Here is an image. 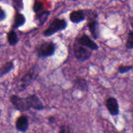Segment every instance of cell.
<instances>
[{
	"label": "cell",
	"mask_w": 133,
	"mask_h": 133,
	"mask_svg": "<svg viewBox=\"0 0 133 133\" xmlns=\"http://www.w3.org/2000/svg\"><path fill=\"white\" fill-rule=\"evenodd\" d=\"M66 27H67V23L64 19H55L44 31V35L45 36H52L58 31L66 29Z\"/></svg>",
	"instance_id": "1"
},
{
	"label": "cell",
	"mask_w": 133,
	"mask_h": 133,
	"mask_svg": "<svg viewBox=\"0 0 133 133\" xmlns=\"http://www.w3.org/2000/svg\"><path fill=\"white\" fill-rule=\"evenodd\" d=\"M38 68L36 66H34L20 80L21 88L22 89H25V88H27L29 84H31L36 79V78L38 76Z\"/></svg>",
	"instance_id": "2"
},
{
	"label": "cell",
	"mask_w": 133,
	"mask_h": 133,
	"mask_svg": "<svg viewBox=\"0 0 133 133\" xmlns=\"http://www.w3.org/2000/svg\"><path fill=\"white\" fill-rule=\"evenodd\" d=\"M55 45L51 42H44L38 49V55L40 57H48L54 55Z\"/></svg>",
	"instance_id": "3"
},
{
	"label": "cell",
	"mask_w": 133,
	"mask_h": 133,
	"mask_svg": "<svg viewBox=\"0 0 133 133\" xmlns=\"http://www.w3.org/2000/svg\"><path fill=\"white\" fill-rule=\"evenodd\" d=\"M10 100L12 104L18 110H19L21 112H25L27 111L30 109L26 98H22V97L14 95L10 97Z\"/></svg>",
	"instance_id": "4"
},
{
	"label": "cell",
	"mask_w": 133,
	"mask_h": 133,
	"mask_svg": "<svg viewBox=\"0 0 133 133\" xmlns=\"http://www.w3.org/2000/svg\"><path fill=\"white\" fill-rule=\"evenodd\" d=\"M74 53L77 59L82 62L88 60L92 55V51L90 50L83 48V45L80 44H77L75 45Z\"/></svg>",
	"instance_id": "5"
},
{
	"label": "cell",
	"mask_w": 133,
	"mask_h": 133,
	"mask_svg": "<svg viewBox=\"0 0 133 133\" xmlns=\"http://www.w3.org/2000/svg\"><path fill=\"white\" fill-rule=\"evenodd\" d=\"M77 42L80 45L87 47L91 50H97L98 49L97 44H96L89 36L86 35H83V36H80L77 40Z\"/></svg>",
	"instance_id": "6"
},
{
	"label": "cell",
	"mask_w": 133,
	"mask_h": 133,
	"mask_svg": "<svg viewBox=\"0 0 133 133\" xmlns=\"http://www.w3.org/2000/svg\"><path fill=\"white\" fill-rule=\"evenodd\" d=\"M106 106L108 110L112 116L118 115L119 114V105L118 101L114 97H110L107 100Z\"/></svg>",
	"instance_id": "7"
},
{
	"label": "cell",
	"mask_w": 133,
	"mask_h": 133,
	"mask_svg": "<svg viewBox=\"0 0 133 133\" xmlns=\"http://www.w3.org/2000/svg\"><path fill=\"white\" fill-rule=\"evenodd\" d=\"M26 99H27L30 109L32 108V109L37 110H41L44 109V107L42 103L39 99L38 97L35 96V95L28 96L27 97H26Z\"/></svg>",
	"instance_id": "8"
},
{
	"label": "cell",
	"mask_w": 133,
	"mask_h": 133,
	"mask_svg": "<svg viewBox=\"0 0 133 133\" xmlns=\"http://www.w3.org/2000/svg\"><path fill=\"white\" fill-rule=\"evenodd\" d=\"M16 127L19 132H25L29 127V120L27 117L23 115L19 117L16 122Z\"/></svg>",
	"instance_id": "9"
},
{
	"label": "cell",
	"mask_w": 133,
	"mask_h": 133,
	"mask_svg": "<svg viewBox=\"0 0 133 133\" xmlns=\"http://www.w3.org/2000/svg\"><path fill=\"white\" fill-rule=\"evenodd\" d=\"M85 19V15L83 10H75L70 14V19L74 23H79Z\"/></svg>",
	"instance_id": "10"
},
{
	"label": "cell",
	"mask_w": 133,
	"mask_h": 133,
	"mask_svg": "<svg viewBox=\"0 0 133 133\" xmlns=\"http://www.w3.org/2000/svg\"><path fill=\"white\" fill-rule=\"evenodd\" d=\"M74 86L77 90L83 92H86L88 90V84L87 81L84 80L83 78L78 77L74 81Z\"/></svg>",
	"instance_id": "11"
},
{
	"label": "cell",
	"mask_w": 133,
	"mask_h": 133,
	"mask_svg": "<svg viewBox=\"0 0 133 133\" xmlns=\"http://www.w3.org/2000/svg\"><path fill=\"white\" fill-rule=\"evenodd\" d=\"M88 26L92 36L95 39L98 38L99 35V29L98 23L96 21H92L88 23Z\"/></svg>",
	"instance_id": "12"
},
{
	"label": "cell",
	"mask_w": 133,
	"mask_h": 133,
	"mask_svg": "<svg viewBox=\"0 0 133 133\" xmlns=\"http://www.w3.org/2000/svg\"><path fill=\"white\" fill-rule=\"evenodd\" d=\"M49 14H50V12L49 11H44L41 12L40 14H37L36 18H35V20H36L38 25H42L47 21Z\"/></svg>",
	"instance_id": "13"
},
{
	"label": "cell",
	"mask_w": 133,
	"mask_h": 133,
	"mask_svg": "<svg viewBox=\"0 0 133 133\" xmlns=\"http://www.w3.org/2000/svg\"><path fill=\"white\" fill-rule=\"evenodd\" d=\"M25 22V18L23 14L20 13H17L14 18V22L13 23V28L17 29L23 25Z\"/></svg>",
	"instance_id": "14"
},
{
	"label": "cell",
	"mask_w": 133,
	"mask_h": 133,
	"mask_svg": "<svg viewBox=\"0 0 133 133\" xmlns=\"http://www.w3.org/2000/svg\"><path fill=\"white\" fill-rule=\"evenodd\" d=\"M13 68H14V64H13V62L10 61V62H6V64H5L0 68V77H3V75L7 74L8 73L10 72Z\"/></svg>",
	"instance_id": "15"
},
{
	"label": "cell",
	"mask_w": 133,
	"mask_h": 133,
	"mask_svg": "<svg viewBox=\"0 0 133 133\" xmlns=\"http://www.w3.org/2000/svg\"><path fill=\"white\" fill-rule=\"evenodd\" d=\"M7 40L10 45H15L18 44L19 39L14 31L12 30L7 34Z\"/></svg>",
	"instance_id": "16"
},
{
	"label": "cell",
	"mask_w": 133,
	"mask_h": 133,
	"mask_svg": "<svg viewBox=\"0 0 133 133\" xmlns=\"http://www.w3.org/2000/svg\"><path fill=\"white\" fill-rule=\"evenodd\" d=\"M126 48L128 49H132L133 48V32L130 31L128 35L127 42H126Z\"/></svg>",
	"instance_id": "17"
},
{
	"label": "cell",
	"mask_w": 133,
	"mask_h": 133,
	"mask_svg": "<svg viewBox=\"0 0 133 133\" xmlns=\"http://www.w3.org/2000/svg\"><path fill=\"white\" fill-rule=\"evenodd\" d=\"M132 69V66H120L118 68V71L119 74H125V73L129 72Z\"/></svg>",
	"instance_id": "18"
},
{
	"label": "cell",
	"mask_w": 133,
	"mask_h": 133,
	"mask_svg": "<svg viewBox=\"0 0 133 133\" xmlns=\"http://www.w3.org/2000/svg\"><path fill=\"white\" fill-rule=\"evenodd\" d=\"M43 8V3L40 1H36L33 6V11L37 13Z\"/></svg>",
	"instance_id": "19"
},
{
	"label": "cell",
	"mask_w": 133,
	"mask_h": 133,
	"mask_svg": "<svg viewBox=\"0 0 133 133\" xmlns=\"http://www.w3.org/2000/svg\"><path fill=\"white\" fill-rule=\"evenodd\" d=\"M59 133H72L70 131V128L68 127L67 126H62L61 128Z\"/></svg>",
	"instance_id": "20"
},
{
	"label": "cell",
	"mask_w": 133,
	"mask_h": 133,
	"mask_svg": "<svg viewBox=\"0 0 133 133\" xmlns=\"http://www.w3.org/2000/svg\"><path fill=\"white\" fill-rule=\"evenodd\" d=\"M5 17H6V15H5V12L0 9V21L3 20L5 18Z\"/></svg>",
	"instance_id": "21"
},
{
	"label": "cell",
	"mask_w": 133,
	"mask_h": 133,
	"mask_svg": "<svg viewBox=\"0 0 133 133\" xmlns=\"http://www.w3.org/2000/svg\"><path fill=\"white\" fill-rule=\"evenodd\" d=\"M49 122H51V123H53V122L55 121V118H49Z\"/></svg>",
	"instance_id": "22"
},
{
	"label": "cell",
	"mask_w": 133,
	"mask_h": 133,
	"mask_svg": "<svg viewBox=\"0 0 133 133\" xmlns=\"http://www.w3.org/2000/svg\"><path fill=\"white\" fill-rule=\"evenodd\" d=\"M72 1H76V0H72Z\"/></svg>",
	"instance_id": "23"
}]
</instances>
